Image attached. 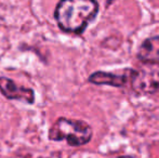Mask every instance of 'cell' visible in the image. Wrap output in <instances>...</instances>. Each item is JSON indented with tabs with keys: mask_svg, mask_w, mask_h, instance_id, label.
Segmentation results:
<instances>
[{
	"mask_svg": "<svg viewBox=\"0 0 159 158\" xmlns=\"http://www.w3.org/2000/svg\"><path fill=\"white\" fill-rule=\"evenodd\" d=\"M98 12V3L92 0H62L57 4L54 19L59 27L69 34L80 35Z\"/></svg>",
	"mask_w": 159,
	"mask_h": 158,
	"instance_id": "obj_1",
	"label": "cell"
},
{
	"mask_svg": "<svg viewBox=\"0 0 159 158\" xmlns=\"http://www.w3.org/2000/svg\"><path fill=\"white\" fill-rule=\"evenodd\" d=\"M93 135L92 128L82 120L61 117L52 124L48 137L52 141H66L73 147L86 145Z\"/></svg>",
	"mask_w": 159,
	"mask_h": 158,
	"instance_id": "obj_2",
	"label": "cell"
},
{
	"mask_svg": "<svg viewBox=\"0 0 159 158\" xmlns=\"http://www.w3.org/2000/svg\"><path fill=\"white\" fill-rule=\"evenodd\" d=\"M131 88L138 94H154L159 91V63H142L132 70Z\"/></svg>",
	"mask_w": 159,
	"mask_h": 158,
	"instance_id": "obj_3",
	"label": "cell"
},
{
	"mask_svg": "<svg viewBox=\"0 0 159 158\" xmlns=\"http://www.w3.org/2000/svg\"><path fill=\"white\" fill-rule=\"evenodd\" d=\"M0 92L9 100H17L27 104L35 102V92L33 89L19 86L13 80L3 76H0Z\"/></svg>",
	"mask_w": 159,
	"mask_h": 158,
	"instance_id": "obj_4",
	"label": "cell"
},
{
	"mask_svg": "<svg viewBox=\"0 0 159 158\" xmlns=\"http://www.w3.org/2000/svg\"><path fill=\"white\" fill-rule=\"evenodd\" d=\"M131 68H127L125 72L121 74H115V73H106V72H95L89 77V81L91 84H98V86H102V84H106V86L116 87V88H122L130 81L131 78Z\"/></svg>",
	"mask_w": 159,
	"mask_h": 158,
	"instance_id": "obj_5",
	"label": "cell"
},
{
	"mask_svg": "<svg viewBox=\"0 0 159 158\" xmlns=\"http://www.w3.org/2000/svg\"><path fill=\"white\" fill-rule=\"evenodd\" d=\"M138 59L142 63H159V36L149 37L142 42Z\"/></svg>",
	"mask_w": 159,
	"mask_h": 158,
	"instance_id": "obj_6",
	"label": "cell"
},
{
	"mask_svg": "<svg viewBox=\"0 0 159 158\" xmlns=\"http://www.w3.org/2000/svg\"><path fill=\"white\" fill-rule=\"evenodd\" d=\"M119 158H136L134 156H122V157H119Z\"/></svg>",
	"mask_w": 159,
	"mask_h": 158,
	"instance_id": "obj_7",
	"label": "cell"
}]
</instances>
